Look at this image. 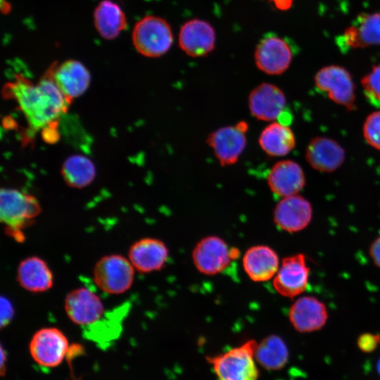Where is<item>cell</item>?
<instances>
[{
    "mask_svg": "<svg viewBox=\"0 0 380 380\" xmlns=\"http://www.w3.org/2000/svg\"><path fill=\"white\" fill-rule=\"evenodd\" d=\"M4 91L6 99L16 101L32 130L43 129L56 122L69 105L54 83L49 70L35 84L17 75L14 81L5 85Z\"/></svg>",
    "mask_w": 380,
    "mask_h": 380,
    "instance_id": "obj_1",
    "label": "cell"
},
{
    "mask_svg": "<svg viewBox=\"0 0 380 380\" xmlns=\"http://www.w3.org/2000/svg\"><path fill=\"white\" fill-rule=\"evenodd\" d=\"M41 210L40 204L34 196L15 189H1L0 220L6 234L16 241H24L23 231L34 222Z\"/></svg>",
    "mask_w": 380,
    "mask_h": 380,
    "instance_id": "obj_2",
    "label": "cell"
},
{
    "mask_svg": "<svg viewBox=\"0 0 380 380\" xmlns=\"http://www.w3.org/2000/svg\"><path fill=\"white\" fill-rule=\"evenodd\" d=\"M257 344L255 340L250 339L223 353L208 355L205 360L218 380H258Z\"/></svg>",
    "mask_w": 380,
    "mask_h": 380,
    "instance_id": "obj_3",
    "label": "cell"
},
{
    "mask_svg": "<svg viewBox=\"0 0 380 380\" xmlns=\"http://www.w3.org/2000/svg\"><path fill=\"white\" fill-rule=\"evenodd\" d=\"M134 267L128 258L109 254L101 258L93 269V280L103 292L119 295L127 291L134 279Z\"/></svg>",
    "mask_w": 380,
    "mask_h": 380,
    "instance_id": "obj_4",
    "label": "cell"
},
{
    "mask_svg": "<svg viewBox=\"0 0 380 380\" xmlns=\"http://www.w3.org/2000/svg\"><path fill=\"white\" fill-rule=\"evenodd\" d=\"M172 41L170 25L160 17L146 16L133 29V44L139 53L146 57L163 55L170 48Z\"/></svg>",
    "mask_w": 380,
    "mask_h": 380,
    "instance_id": "obj_5",
    "label": "cell"
},
{
    "mask_svg": "<svg viewBox=\"0 0 380 380\" xmlns=\"http://www.w3.org/2000/svg\"><path fill=\"white\" fill-rule=\"evenodd\" d=\"M239 255L236 248H229L222 238L208 236L202 238L194 246L191 257L196 270L205 275H216L222 272L232 260Z\"/></svg>",
    "mask_w": 380,
    "mask_h": 380,
    "instance_id": "obj_6",
    "label": "cell"
},
{
    "mask_svg": "<svg viewBox=\"0 0 380 380\" xmlns=\"http://www.w3.org/2000/svg\"><path fill=\"white\" fill-rule=\"evenodd\" d=\"M315 84L332 101L348 110L356 108L355 85L350 74L344 68L331 65L321 68L315 76Z\"/></svg>",
    "mask_w": 380,
    "mask_h": 380,
    "instance_id": "obj_7",
    "label": "cell"
},
{
    "mask_svg": "<svg viewBox=\"0 0 380 380\" xmlns=\"http://www.w3.org/2000/svg\"><path fill=\"white\" fill-rule=\"evenodd\" d=\"M248 125L240 121L234 125L220 127L208 134L206 142L222 166L236 163L247 143Z\"/></svg>",
    "mask_w": 380,
    "mask_h": 380,
    "instance_id": "obj_8",
    "label": "cell"
},
{
    "mask_svg": "<svg viewBox=\"0 0 380 380\" xmlns=\"http://www.w3.org/2000/svg\"><path fill=\"white\" fill-rule=\"evenodd\" d=\"M29 350L32 359L40 366L55 367L59 365L69 350L66 336L56 327H44L32 337Z\"/></svg>",
    "mask_w": 380,
    "mask_h": 380,
    "instance_id": "obj_9",
    "label": "cell"
},
{
    "mask_svg": "<svg viewBox=\"0 0 380 380\" xmlns=\"http://www.w3.org/2000/svg\"><path fill=\"white\" fill-rule=\"evenodd\" d=\"M293 58L291 44L276 34H265L256 46L254 58L257 68L262 72L277 75L284 72Z\"/></svg>",
    "mask_w": 380,
    "mask_h": 380,
    "instance_id": "obj_10",
    "label": "cell"
},
{
    "mask_svg": "<svg viewBox=\"0 0 380 380\" xmlns=\"http://www.w3.org/2000/svg\"><path fill=\"white\" fill-rule=\"evenodd\" d=\"M64 310L70 320L81 327L95 324L105 313L101 298L86 287L76 288L67 293Z\"/></svg>",
    "mask_w": 380,
    "mask_h": 380,
    "instance_id": "obj_11",
    "label": "cell"
},
{
    "mask_svg": "<svg viewBox=\"0 0 380 380\" xmlns=\"http://www.w3.org/2000/svg\"><path fill=\"white\" fill-rule=\"evenodd\" d=\"M309 272L304 255L288 256L283 259L273 278V286L280 295L294 298L306 290Z\"/></svg>",
    "mask_w": 380,
    "mask_h": 380,
    "instance_id": "obj_12",
    "label": "cell"
},
{
    "mask_svg": "<svg viewBox=\"0 0 380 380\" xmlns=\"http://www.w3.org/2000/svg\"><path fill=\"white\" fill-rule=\"evenodd\" d=\"M49 70L54 83L69 104L83 94L89 86L90 73L80 61L68 60L58 65L54 63Z\"/></svg>",
    "mask_w": 380,
    "mask_h": 380,
    "instance_id": "obj_13",
    "label": "cell"
},
{
    "mask_svg": "<svg viewBox=\"0 0 380 380\" xmlns=\"http://www.w3.org/2000/svg\"><path fill=\"white\" fill-rule=\"evenodd\" d=\"M312 209L310 202L298 194L283 197L276 205L273 213L275 224L281 229L298 232L310 223Z\"/></svg>",
    "mask_w": 380,
    "mask_h": 380,
    "instance_id": "obj_14",
    "label": "cell"
},
{
    "mask_svg": "<svg viewBox=\"0 0 380 380\" xmlns=\"http://www.w3.org/2000/svg\"><path fill=\"white\" fill-rule=\"evenodd\" d=\"M248 103L249 110L254 118L269 122L277 120L284 111L286 99L279 87L264 82L250 92Z\"/></svg>",
    "mask_w": 380,
    "mask_h": 380,
    "instance_id": "obj_15",
    "label": "cell"
},
{
    "mask_svg": "<svg viewBox=\"0 0 380 380\" xmlns=\"http://www.w3.org/2000/svg\"><path fill=\"white\" fill-rule=\"evenodd\" d=\"M127 258L137 271L150 273L163 268L169 258V250L163 241L145 237L130 246Z\"/></svg>",
    "mask_w": 380,
    "mask_h": 380,
    "instance_id": "obj_16",
    "label": "cell"
},
{
    "mask_svg": "<svg viewBox=\"0 0 380 380\" xmlns=\"http://www.w3.org/2000/svg\"><path fill=\"white\" fill-rule=\"evenodd\" d=\"M328 318L325 305L312 296H303L291 305L289 319L293 327L300 333H310L321 329Z\"/></svg>",
    "mask_w": 380,
    "mask_h": 380,
    "instance_id": "obj_17",
    "label": "cell"
},
{
    "mask_svg": "<svg viewBox=\"0 0 380 380\" xmlns=\"http://www.w3.org/2000/svg\"><path fill=\"white\" fill-rule=\"evenodd\" d=\"M215 44V32L208 22L193 19L185 23L179 34V45L192 57L203 56L211 52Z\"/></svg>",
    "mask_w": 380,
    "mask_h": 380,
    "instance_id": "obj_18",
    "label": "cell"
},
{
    "mask_svg": "<svg viewBox=\"0 0 380 380\" xmlns=\"http://www.w3.org/2000/svg\"><path fill=\"white\" fill-rule=\"evenodd\" d=\"M267 182L272 193L283 198L298 194L305 184V177L299 164L291 160H283L272 167Z\"/></svg>",
    "mask_w": 380,
    "mask_h": 380,
    "instance_id": "obj_19",
    "label": "cell"
},
{
    "mask_svg": "<svg viewBox=\"0 0 380 380\" xmlns=\"http://www.w3.org/2000/svg\"><path fill=\"white\" fill-rule=\"evenodd\" d=\"M305 159L315 170L331 172L343 164L345 151L335 140L325 137H316L310 140L306 148Z\"/></svg>",
    "mask_w": 380,
    "mask_h": 380,
    "instance_id": "obj_20",
    "label": "cell"
},
{
    "mask_svg": "<svg viewBox=\"0 0 380 380\" xmlns=\"http://www.w3.org/2000/svg\"><path fill=\"white\" fill-rule=\"evenodd\" d=\"M242 265L248 277L253 281L264 282L274 278L279 268L277 252L266 245L250 247L245 252Z\"/></svg>",
    "mask_w": 380,
    "mask_h": 380,
    "instance_id": "obj_21",
    "label": "cell"
},
{
    "mask_svg": "<svg viewBox=\"0 0 380 380\" xmlns=\"http://www.w3.org/2000/svg\"><path fill=\"white\" fill-rule=\"evenodd\" d=\"M16 280L23 289L29 292L42 293L52 288L53 274L44 260L33 255L20 262Z\"/></svg>",
    "mask_w": 380,
    "mask_h": 380,
    "instance_id": "obj_22",
    "label": "cell"
},
{
    "mask_svg": "<svg viewBox=\"0 0 380 380\" xmlns=\"http://www.w3.org/2000/svg\"><path fill=\"white\" fill-rule=\"evenodd\" d=\"M343 39L350 48L380 45V13L360 14L356 24L345 31Z\"/></svg>",
    "mask_w": 380,
    "mask_h": 380,
    "instance_id": "obj_23",
    "label": "cell"
},
{
    "mask_svg": "<svg viewBox=\"0 0 380 380\" xmlns=\"http://www.w3.org/2000/svg\"><path fill=\"white\" fill-rule=\"evenodd\" d=\"M258 143L268 156L281 157L287 155L294 148L296 138L288 125L273 122L260 132Z\"/></svg>",
    "mask_w": 380,
    "mask_h": 380,
    "instance_id": "obj_24",
    "label": "cell"
},
{
    "mask_svg": "<svg viewBox=\"0 0 380 380\" xmlns=\"http://www.w3.org/2000/svg\"><path fill=\"white\" fill-rule=\"evenodd\" d=\"M97 32L106 39L116 38L127 27L126 17L121 8L110 0H103L94 13Z\"/></svg>",
    "mask_w": 380,
    "mask_h": 380,
    "instance_id": "obj_25",
    "label": "cell"
},
{
    "mask_svg": "<svg viewBox=\"0 0 380 380\" xmlns=\"http://www.w3.org/2000/svg\"><path fill=\"white\" fill-rule=\"evenodd\" d=\"M255 358L258 365L266 370L278 371L289 361V349L280 336L271 334L258 343Z\"/></svg>",
    "mask_w": 380,
    "mask_h": 380,
    "instance_id": "obj_26",
    "label": "cell"
},
{
    "mask_svg": "<svg viewBox=\"0 0 380 380\" xmlns=\"http://www.w3.org/2000/svg\"><path fill=\"white\" fill-rule=\"evenodd\" d=\"M61 175L68 186L81 189L89 185L94 179L96 168L89 158L74 155L64 161Z\"/></svg>",
    "mask_w": 380,
    "mask_h": 380,
    "instance_id": "obj_27",
    "label": "cell"
},
{
    "mask_svg": "<svg viewBox=\"0 0 380 380\" xmlns=\"http://www.w3.org/2000/svg\"><path fill=\"white\" fill-rule=\"evenodd\" d=\"M361 84L367 100L373 105L380 106V63L373 66L362 78Z\"/></svg>",
    "mask_w": 380,
    "mask_h": 380,
    "instance_id": "obj_28",
    "label": "cell"
},
{
    "mask_svg": "<svg viewBox=\"0 0 380 380\" xmlns=\"http://www.w3.org/2000/svg\"><path fill=\"white\" fill-rule=\"evenodd\" d=\"M362 132L365 141L373 148L380 150V110L367 117Z\"/></svg>",
    "mask_w": 380,
    "mask_h": 380,
    "instance_id": "obj_29",
    "label": "cell"
},
{
    "mask_svg": "<svg viewBox=\"0 0 380 380\" xmlns=\"http://www.w3.org/2000/svg\"><path fill=\"white\" fill-rule=\"evenodd\" d=\"M357 346L363 353H372L380 347V335L368 332L363 333L357 338Z\"/></svg>",
    "mask_w": 380,
    "mask_h": 380,
    "instance_id": "obj_30",
    "label": "cell"
},
{
    "mask_svg": "<svg viewBox=\"0 0 380 380\" xmlns=\"http://www.w3.org/2000/svg\"><path fill=\"white\" fill-rule=\"evenodd\" d=\"M14 316V308L11 302L5 297L1 298V327L7 326Z\"/></svg>",
    "mask_w": 380,
    "mask_h": 380,
    "instance_id": "obj_31",
    "label": "cell"
},
{
    "mask_svg": "<svg viewBox=\"0 0 380 380\" xmlns=\"http://www.w3.org/2000/svg\"><path fill=\"white\" fill-rule=\"evenodd\" d=\"M369 252L373 262L380 268V236L373 241Z\"/></svg>",
    "mask_w": 380,
    "mask_h": 380,
    "instance_id": "obj_32",
    "label": "cell"
},
{
    "mask_svg": "<svg viewBox=\"0 0 380 380\" xmlns=\"http://www.w3.org/2000/svg\"><path fill=\"white\" fill-rule=\"evenodd\" d=\"M1 375L3 376L6 374V354L1 347Z\"/></svg>",
    "mask_w": 380,
    "mask_h": 380,
    "instance_id": "obj_33",
    "label": "cell"
},
{
    "mask_svg": "<svg viewBox=\"0 0 380 380\" xmlns=\"http://www.w3.org/2000/svg\"><path fill=\"white\" fill-rule=\"evenodd\" d=\"M11 9V4L6 0H1V11L4 14H7Z\"/></svg>",
    "mask_w": 380,
    "mask_h": 380,
    "instance_id": "obj_34",
    "label": "cell"
},
{
    "mask_svg": "<svg viewBox=\"0 0 380 380\" xmlns=\"http://www.w3.org/2000/svg\"><path fill=\"white\" fill-rule=\"evenodd\" d=\"M276 1L280 8L286 9L291 5L292 0H276Z\"/></svg>",
    "mask_w": 380,
    "mask_h": 380,
    "instance_id": "obj_35",
    "label": "cell"
},
{
    "mask_svg": "<svg viewBox=\"0 0 380 380\" xmlns=\"http://www.w3.org/2000/svg\"><path fill=\"white\" fill-rule=\"evenodd\" d=\"M377 372H378L379 374L380 375V359L379 360V361L377 362Z\"/></svg>",
    "mask_w": 380,
    "mask_h": 380,
    "instance_id": "obj_36",
    "label": "cell"
}]
</instances>
